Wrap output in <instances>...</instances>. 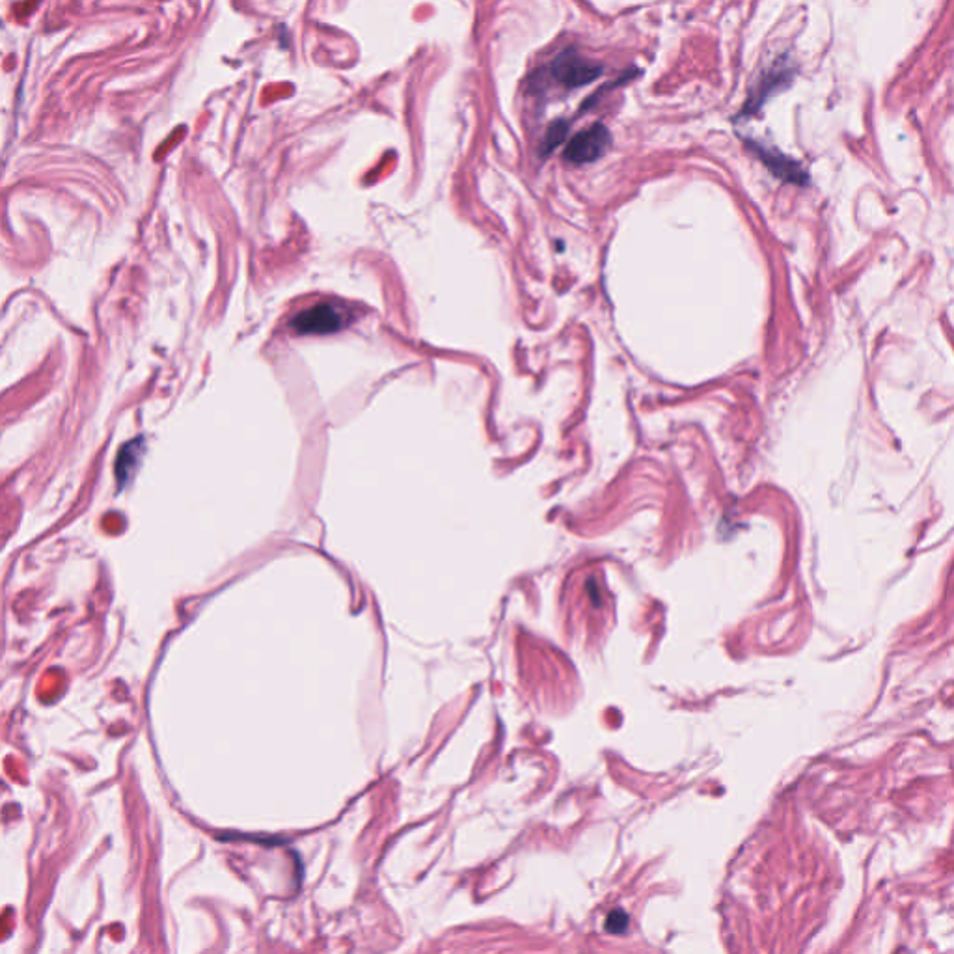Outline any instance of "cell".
<instances>
[{
  "label": "cell",
  "instance_id": "cell-6",
  "mask_svg": "<svg viewBox=\"0 0 954 954\" xmlns=\"http://www.w3.org/2000/svg\"><path fill=\"white\" fill-rule=\"evenodd\" d=\"M138 448H140V440H135V442L125 444L122 451L118 453V459H116V477H118L120 487H123V485L127 483L129 472L135 468L138 455H140Z\"/></svg>",
  "mask_w": 954,
  "mask_h": 954
},
{
  "label": "cell",
  "instance_id": "cell-5",
  "mask_svg": "<svg viewBox=\"0 0 954 954\" xmlns=\"http://www.w3.org/2000/svg\"><path fill=\"white\" fill-rule=\"evenodd\" d=\"M746 144L750 146L751 151L763 161L764 166H766L776 178L785 181V183H791V185H800V187H804V185L809 183L807 172L800 166L798 161H794L789 155H785V153H781V151L763 148L761 144H757V142H753V140H746Z\"/></svg>",
  "mask_w": 954,
  "mask_h": 954
},
{
  "label": "cell",
  "instance_id": "cell-1",
  "mask_svg": "<svg viewBox=\"0 0 954 954\" xmlns=\"http://www.w3.org/2000/svg\"><path fill=\"white\" fill-rule=\"evenodd\" d=\"M604 73V66L580 55L576 49H565L550 64V75L565 88H580L597 81Z\"/></svg>",
  "mask_w": 954,
  "mask_h": 954
},
{
  "label": "cell",
  "instance_id": "cell-2",
  "mask_svg": "<svg viewBox=\"0 0 954 954\" xmlns=\"http://www.w3.org/2000/svg\"><path fill=\"white\" fill-rule=\"evenodd\" d=\"M612 144V135L606 125L595 123L586 131L571 138L565 150V159L573 164H589L599 161Z\"/></svg>",
  "mask_w": 954,
  "mask_h": 954
},
{
  "label": "cell",
  "instance_id": "cell-7",
  "mask_svg": "<svg viewBox=\"0 0 954 954\" xmlns=\"http://www.w3.org/2000/svg\"><path fill=\"white\" fill-rule=\"evenodd\" d=\"M567 135H569V122L558 120V122L552 123L546 129V135L543 138V144H541V155H550L567 138Z\"/></svg>",
  "mask_w": 954,
  "mask_h": 954
},
{
  "label": "cell",
  "instance_id": "cell-4",
  "mask_svg": "<svg viewBox=\"0 0 954 954\" xmlns=\"http://www.w3.org/2000/svg\"><path fill=\"white\" fill-rule=\"evenodd\" d=\"M792 81V71L785 62L777 60L776 64L770 69H766L763 75L759 77L757 84L751 88L750 97L744 103L742 114L750 116L763 107L764 101L768 97L774 96L777 90L785 88Z\"/></svg>",
  "mask_w": 954,
  "mask_h": 954
},
{
  "label": "cell",
  "instance_id": "cell-3",
  "mask_svg": "<svg viewBox=\"0 0 954 954\" xmlns=\"http://www.w3.org/2000/svg\"><path fill=\"white\" fill-rule=\"evenodd\" d=\"M347 319L341 310L332 304H317L314 308L300 312L293 321L291 328L297 334H334L345 327Z\"/></svg>",
  "mask_w": 954,
  "mask_h": 954
},
{
  "label": "cell",
  "instance_id": "cell-8",
  "mask_svg": "<svg viewBox=\"0 0 954 954\" xmlns=\"http://www.w3.org/2000/svg\"><path fill=\"white\" fill-rule=\"evenodd\" d=\"M628 927V915L625 912H612L606 919V928L614 934H623Z\"/></svg>",
  "mask_w": 954,
  "mask_h": 954
}]
</instances>
